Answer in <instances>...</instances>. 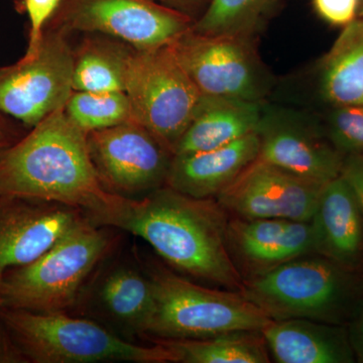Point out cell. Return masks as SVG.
<instances>
[{
	"mask_svg": "<svg viewBox=\"0 0 363 363\" xmlns=\"http://www.w3.org/2000/svg\"><path fill=\"white\" fill-rule=\"evenodd\" d=\"M84 215L96 226L143 238L174 269L227 290L242 289L227 242L230 215L215 198L191 197L167 185L140 199L109 192Z\"/></svg>",
	"mask_w": 363,
	"mask_h": 363,
	"instance_id": "6da1fadb",
	"label": "cell"
},
{
	"mask_svg": "<svg viewBox=\"0 0 363 363\" xmlns=\"http://www.w3.org/2000/svg\"><path fill=\"white\" fill-rule=\"evenodd\" d=\"M87 145V133L65 108L33 126L20 142L0 150V195L70 205L89 212L106 199Z\"/></svg>",
	"mask_w": 363,
	"mask_h": 363,
	"instance_id": "7a4b0ae2",
	"label": "cell"
},
{
	"mask_svg": "<svg viewBox=\"0 0 363 363\" xmlns=\"http://www.w3.org/2000/svg\"><path fill=\"white\" fill-rule=\"evenodd\" d=\"M240 293L271 320L348 327L363 308V272L313 253L245 279Z\"/></svg>",
	"mask_w": 363,
	"mask_h": 363,
	"instance_id": "3957f363",
	"label": "cell"
},
{
	"mask_svg": "<svg viewBox=\"0 0 363 363\" xmlns=\"http://www.w3.org/2000/svg\"><path fill=\"white\" fill-rule=\"evenodd\" d=\"M0 321L26 362H174L172 353L157 341L154 346L140 345L104 325L67 312L1 307Z\"/></svg>",
	"mask_w": 363,
	"mask_h": 363,
	"instance_id": "277c9868",
	"label": "cell"
},
{
	"mask_svg": "<svg viewBox=\"0 0 363 363\" xmlns=\"http://www.w3.org/2000/svg\"><path fill=\"white\" fill-rule=\"evenodd\" d=\"M111 248L104 227L85 215L47 252L26 266L9 269L0 284L2 307L67 312L80 298L88 278Z\"/></svg>",
	"mask_w": 363,
	"mask_h": 363,
	"instance_id": "5b68a950",
	"label": "cell"
},
{
	"mask_svg": "<svg viewBox=\"0 0 363 363\" xmlns=\"http://www.w3.org/2000/svg\"><path fill=\"white\" fill-rule=\"evenodd\" d=\"M145 272L155 298L147 336L154 340L203 339L225 332L262 330L272 321L238 291L204 288L160 264H150Z\"/></svg>",
	"mask_w": 363,
	"mask_h": 363,
	"instance_id": "8992f818",
	"label": "cell"
},
{
	"mask_svg": "<svg viewBox=\"0 0 363 363\" xmlns=\"http://www.w3.org/2000/svg\"><path fill=\"white\" fill-rule=\"evenodd\" d=\"M257 43L191 28L169 45L201 94L266 102L279 81L260 56Z\"/></svg>",
	"mask_w": 363,
	"mask_h": 363,
	"instance_id": "52a82bcc",
	"label": "cell"
},
{
	"mask_svg": "<svg viewBox=\"0 0 363 363\" xmlns=\"http://www.w3.org/2000/svg\"><path fill=\"white\" fill-rule=\"evenodd\" d=\"M124 92L130 99L131 119L174 154L202 94L169 45L131 49Z\"/></svg>",
	"mask_w": 363,
	"mask_h": 363,
	"instance_id": "ba28073f",
	"label": "cell"
},
{
	"mask_svg": "<svg viewBox=\"0 0 363 363\" xmlns=\"http://www.w3.org/2000/svg\"><path fill=\"white\" fill-rule=\"evenodd\" d=\"M65 35L51 28L35 52L0 69V112L33 128L65 108L74 92L75 63Z\"/></svg>",
	"mask_w": 363,
	"mask_h": 363,
	"instance_id": "9c48e42d",
	"label": "cell"
},
{
	"mask_svg": "<svg viewBox=\"0 0 363 363\" xmlns=\"http://www.w3.org/2000/svg\"><path fill=\"white\" fill-rule=\"evenodd\" d=\"M255 133L260 161L320 184L341 175L345 157L328 140L312 109L267 100Z\"/></svg>",
	"mask_w": 363,
	"mask_h": 363,
	"instance_id": "30bf717a",
	"label": "cell"
},
{
	"mask_svg": "<svg viewBox=\"0 0 363 363\" xmlns=\"http://www.w3.org/2000/svg\"><path fill=\"white\" fill-rule=\"evenodd\" d=\"M52 28L98 33L135 50L171 44L194 21L155 0H62Z\"/></svg>",
	"mask_w": 363,
	"mask_h": 363,
	"instance_id": "8fae6325",
	"label": "cell"
},
{
	"mask_svg": "<svg viewBox=\"0 0 363 363\" xmlns=\"http://www.w3.org/2000/svg\"><path fill=\"white\" fill-rule=\"evenodd\" d=\"M87 145L102 186L112 194L133 198L166 185L173 152L133 119L90 131Z\"/></svg>",
	"mask_w": 363,
	"mask_h": 363,
	"instance_id": "7c38bea8",
	"label": "cell"
},
{
	"mask_svg": "<svg viewBox=\"0 0 363 363\" xmlns=\"http://www.w3.org/2000/svg\"><path fill=\"white\" fill-rule=\"evenodd\" d=\"M324 185L257 159L215 199L230 217L310 221Z\"/></svg>",
	"mask_w": 363,
	"mask_h": 363,
	"instance_id": "4fadbf2b",
	"label": "cell"
},
{
	"mask_svg": "<svg viewBox=\"0 0 363 363\" xmlns=\"http://www.w3.org/2000/svg\"><path fill=\"white\" fill-rule=\"evenodd\" d=\"M83 216L70 205L0 195V284L9 269L37 259Z\"/></svg>",
	"mask_w": 363,
	"mask_h": 363,
	"instance_id": "5bb4252c",
	"label": "cell"
},
{
	"mask_svg": "<svg viewBox=\"0 0 363 363\" xmlns=\"http://www.w3.org/2000/svg\"><path fill=\"white\" fill-rule=\"evenodd\" d=\"M227 242L243 281L315 253L309 221L230 217Z\"/></svg>",
	"mask_w": 363,
	"mask_h": 363,
	"instance_id": "9a60e30c",
	"label": "cell"
},
{
	"mask_svg": "<svg viewBox=\"0 0 363 363\" xmlns=\"http://www.w3.org/2000/svg\"><path fill=\"white\" fill-rule=\"evenodd\" d=\"M309 222L316 255L363 272L362 208L342 175L325 184Z\"/></svg>",
	"mask_w": 363,
	"mask_h": 363,
	"instance_id": "2e32d148",
	"label": "cell"
},
{
	"mask_svg": "<svg viewBox=\"0 0 363 363\" xmlns=\"http://www.w3.org/2000/svg\"><path fill=\"white\" fill-rule=\"evenodd\" d=\"M297 76L318 109L363 105V18L344 26L330 49Z\"/></svg>",
	"mask_w": 363,
	"mask_h": 363,
	"instance_id": "e0dca14e",
	"label": "cell"
},
{
	"mask_svg": "<svg viewBox=\"0 0 363 363\" xmlns=\"http://www.w3.org/2000/svg\"><path fill=\"white\" fill-rule=\"evenodd\" d=\"M257 133L204 152L174 155L166 185L199 199L216 198L259 157Z\"/></svg>",
	"mask_w": 363,
	"mask_h": 363,
	"instance_id": "ac0fdd59",
	"label": "cell"
},
{
	"mask_svg": "<svg viewBox=\"0 0 363 363\" xmlns=\"http://www.w3.org/2000/svg\"><path fill=\"white\" fill-rule=\"evenodd\" d=\"M94 305L111 331L125 340L147 336L155 310L154 293L147 272L116 264L95 284ZM133 342V341H131Z\"/></svg>",
	"mask_w": 363,
	"mask_h": 363,
	"instance_id": "d6986e66",
	"label": "cell"
},
{
	"mask_svg": "<svg viewBox=\"0 0 363 363\" xmlns=\"http://www.w3.org/2000/svg\"><path fill=\"white\" fill-rule=\"evenodd\" d=\"M277 363H354L347 327L307 319L272 320L262 329Z\"/></svg>",
	"mask_w": 363,
	"mask_h": 363,
	"instance_id": "ffe728a7",
	"label": "cell"
},
{
	"mask_svg": "<svg viewBox=\"0 0 363 363\" xmlns=\"http://www.w3.org/2000/svg\"><path fill=\"white\" fill-rule=\"evenodd\" d=\"M262 104L202 94L174 155L217 149L255 133Z\"/></svg>",
	"mask_w": 363,
	"mask_h": 363,
	"instance_id": "44dd1931",
	"label": "cell"
},
{
	"mask_svg": "<svg viewBox=\"0 0 363 363\" xmlns=\"http://www.w3.org/2000/svg\"><path fill=\"white\" fill-rule=\"evenodd\" d=\"M174 363H269L271 355L262 330L225 332L212 337L160 340Z\"/></svg>",
	"mask_w": 363,
	"mask_h": 363,
	"instance_id": "7402d4cb",
	"label": "cell"
},
{
	"mask_svg": "<svg viewBox=\"0 0 363 363\" xmlns=\"http://www.w3.org/2000/svg\"><path fill=\"white\" fill-rule=\"evenodd\" d=\"M131 49L128 44H116L108 40H85L75 52L73 90L124 92Z\"/></svg>",
	"mask_w": 363,
	"mask_h": 363,
	"instance_id": "603a6c76",
	"label": "cell"
},
{
	"mask_svg": "<svg viewBox=\"0 0 363 363\" xmlns=\"http://www.w3.org/2000/svg\"><path fill=\"white\" fill-rule=\"evenodd\" d=\"M283 0H210L192 30L259 40Z\"/></svg>",
	"mask_w": 363,
	"mask_h": 363,
	"instance_id": "cb8c5ba5",
	"label": "cell"
},
{
	"mask_svg": "<svg viewBox=\"0 0 363 363\" xmlns=\"http://www.w3.org/2000/svg\"><path fill=\"white\" fill-rule=\"evenodd\" d=\"M65 112L86 133L112 128L131 119L130 102L125 92L74 91Z\"/></svg>",
	"mask_w": 363,
	"mask_h": 363,
	"instance_id": "d4e9b609",
	"label": "cell"
},
{
	"mask_svg": "<svg viewBox=\"0 0 363 363\" xmlns=\"http://www.w3.org/2000/svg\"><path fill=\"white\" fill-rule=\"evenodd\" d=\"M314 111L320 117L327 138L344 157L363 154V105L327 107Z\"/></svg>",
	"mask_w": 363,
	"mask_h": 363,
	"instance_id": "484cf974",
	"label": "cell"
},
{
	"mask_svg": "<svg viewBox=\"0 0 363 363\" xmlns=\"http://www.w3.org/2000/svg\"><path fill=\"white\" fill-rule=\"evenodd\" d=\"M62 0H25V7L30 21V40L26 55L32 54L39 47L44 28L61 6Z\"/></svg>",
	"mask_w": 363,
	"mask_h": 363,
	"instance_id": "4316f807",
	"label": "cell"
},
{
	"mask_svg": "<svg viewBox=\"0 0 363 363\" xmlns=\"http://www.w3.org/2000/svg\"><path fill=\"white\" fill-rule=\"evenodd\" d=\"M320 18L333 26L344 28L358 18L359 0H312Z\"/></svg>",
	"mask_w": 363,
	"mask_h": 363,
	"instance_id": "83f0119b",
	"label": "cell"
},
{
	"mask_svg": "<svg viewBox=\"0 0 363 363\" xmlns=\"http://www.w3.org/2000/svg\"><path fill=\"white\" fill-rule=\"evenodd\" d=\"M341 175L348 181L357 193L363 212V154L346 156Z\"/></svg>",
	"mask_w": 363,
	"mask_h": 363,
	"instance_id": "f1b7e54d",
	"label": "cell"
},
{
	"mask_svg": "<svg viewBox=\"0 0 363 363\" xmlns=\"http://www.w3.org/2000/svg\"><path fill=\"white\" fill-rule=\"evenodd\" d=\"M155 1L184 14L195 23L206 11L210 0H155Z\"/></svg>",
	"mask_w": 363,
	"mask_h": 363,
	"instance_id": "f546056e",
	"label": "cell"
},
{
	"mask_svg": "<svg viewBox=\"0 0 363 363\" xmlns=\"http://www.w3.org/2000/svg\"><path fill=\"white\" fill-rule=\"evenodd\" d=\"M347 329L357 362H363V308Z\"/></svg>",
	"mask_w": 363,
	"mask_h": 363,
	"instance_id": "4dcf8cb0",
	"label": "cell"
},
{
	"mask_svg": "<svg viewBox=\"0 0 363 363\" xmlns=\"http://www.w3.org/2000/svg\"><path fill=\"white\" fill-rule=\"evenodd\" d=\"M2 307V302L0 300V308ZM7 351H9V342H7V337L6 331H4V325L0 322V362H4L6 360Z\"/></svg>",
	"mask_w": 363,
	"mask_h": 363,
	"instance_id": "1f68e13d",
	"label": "cell"
},
{
	"mask_svg": "<svg viewBox=\"0 0 363 363\" xmlns=\"http://www.w3.org/2000/svg\"><path fill=\"white\" fill-rule=\"evenodd\" d=\"M9 135L7 131L4 123L0 121V150L4 149V147H9Z\"/></svg>",
	"mask_w": 363,
	"mask_h": 363,
	"instance_id": "d6a6232c",
	"label": "cell"
},
{
	"mask_svg": "<svg viewBox=\"0 0 363 363\" xmlns=\"http://www.w3.org/2000/svg\"><path fill=\"white\" fill-rule=\"evenodd\" d=\"M358 18H363V0H359V9H358Z\"/></svg>",
	"mask_w": 363,
	"mask_h": 363,
	"instance_id": "836d02e7",
	"label": "cell"
}]
</instances>
